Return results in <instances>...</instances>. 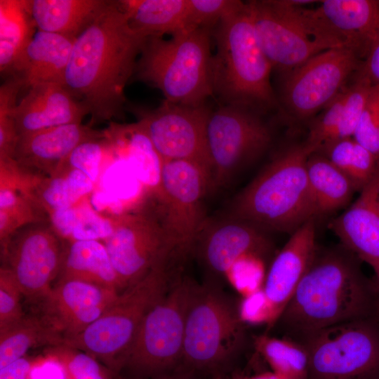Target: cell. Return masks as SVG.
I'll list each match as a JSON object with an SVG mask.
<instances>
[{
	"label": "cell",
	"instance_id": "cell-1",
	"mask_svg": "<svg viewBox=\"0 0 379 379\" xmlns=\"http://www.w3.org/2000/svg\"><path fill=\"white\" fill-rule=\"evenodd\" d=\"M147 37L130 25L119 1H110L75 39L63 86L91 114V124L122 117L128 81Z\"/></svg>",
	"mask_w": 379,
	"mask_h": 379
},
{
	"label": "cell",
	"instance_id": "cell-2",
	"mask_svg": "<svg viewBox=\"0 0 379 379\" xmlns=\"http://www.w3.org/2000/svg\"><path fill=\"white\" fill-rule=\"evenodd\" d=\"M360 262L343 246L321 253L317 250L272 329L277 327L282 338L299 343L331 326L361 319L379 320V282L363 273Z\"/></svg>",
	"mask_w": 379,
	"mask_h": 379
},
{
	"label": "cell",
	"instance_id": "cell-3",
	"mask_svg": "<svg viewBox=\"0 0 379 379\" xmlns=\"http://www.w3.org/2000/svg\"><path fill=\"white\" fill-rule=\"evenodd\" d=\"M303 144L277 155L229 204L223 215L264 230L293 233L315 216Z\"/></svg>",
	"mask_w": 379,
	"mask_h": 379
},
{
	"label": "cell",
	"instance_id": "cell-4",
	"mask_svg": "<svg viewBox=\"0 0 379 379\" xmlns=\"http://www.w3.org/2000/svg\"><path fill=\"white\" fill-rule=\"evenodd\" d=\"M212 57L213 95L221 104L255 110L276 104L270 83L273 69L258 39L246 2L214 29Z\"/></svg>",
	"mask_w": 379,
	"mask_h": 379
},
{
	"label": "cell",
	"instance_id": "cell-5",
	"mask_svg": "<svg viewBox=\"0 0 379 379\" xmlns=\"http://www.w3.org/2000/svg\"><path fill=\"white\" fill-rule=\"evenodd\" d=\"M212 34L213 30L203 28L168 39L147 37L135 65V79L159 89L170 102L206 105L213 96Z\"/></svg>",
	"mask_w": 379,
	"mask_h": 379
},
{
	"label": "cell",
	"instance_id": "cell-6",
	"mask_svg": "<svg viewBox=\"0 0 379 379\" xmlns=\"http://www.w3.org/2000/svg\"><path fill=\"white\" fill-rule=\"evenodd\" d=\"M171 258L160 262L121 292L97 320L78 335L65 340L63 345L92 355L114 375L119 373L145 317L169 288Z\"/></svg>",
	"mask_w": 379,
	"mask_h": 379
},
{
	"label": "cell",
	"instance_id": "cell-7",
	"mask_svg": "<svg viewBox=\"0 0 379 379\" xmlns=\"http://www.w3.org/2000/svg\"><path fill=\"white\" fill-rule=\"evenodd\" d=\"M199 286L179 277L148 312L126 354L123 368L141 374L159 373L182 359L186 319Z\"/></svg>",
	"mask_w": 379,
	"mask_h": 379
},
{
	"label": "cell",
	"instance_id": "cell-8",
	"mask_svg": "<svg viewBox=\"0 0 379 379\" xmlns=\"http://www.w3.org/2000/svg\"><path fill=\"white\" fill-rule=\"evenodd\" d=\"M299 344L308 356L307 379H379V320L331 326Z\"/></svg>",
	"mask_w": 379,
	"mask_h": 379
},
{
	"label": "cell",
	"instance_id": "cell-9",
	"mask_svg": "<svg viewBox=\"0 0 379 379\" xmlns=\"http://www.w3.org/2000/svg\"><path fill=\"white\" fill-rule=\"evenodd\" d=\"M272 139L270 126L254 109L220 104L211 110L206 128L211 190L227 185L268 148Z\"/></svg>",
	"mask_w": 379,
	"mask_h": 379
},
{
	"label": "cell",
	"instance_id": "cell-10",
	"mask_svg": "<svg viewBox=\"0 0 379 379\" xmlns=\"http://www.w3.org/2000/svg\"><path fill=\"white\" fill-rule=\"evenodd\" d=\"M244 325L221 293L199 286L186 319L182 359L196 368L222 364L242 347Z\"/></svg>",
	"mask_w": 379,
	"mask_h": 379
},
{
	"label": "cell",
	"instance_id": "cell-11",
	"mask_svg": "<svg viewBox=\"0 0 379 379\" xmlns=\"http://www.w3.org/2000/svg\"><path fill=\"white\" fill-rule=\"evenodd\" d=\"M161 185L159 220L175 254L183 255L192 250L208 218L203 202L211 190L210 174L192 161H165Z\"/></svg>",
	"mask_w": 379,
	"mask_h": 379
},
{
	"label": "cell",
	"instance_id": "cell-12",
	"mask_svg": "<svg viewBox=\"0 0 379 379\" xmlns=\"http://www.w3.org/2000/svg\"><path fill=\"white\" fill-rule=\"evenodd\" d=\"M125 109L136 118L164 161H192L210 174L206 128L212 109L206 105L192 107L164 99L155 108L126 103Z\"/></svg>",
	"mask_w": 379,
	"mask_h": 379
},
{
	"label": "cell",
	"instance_id": "cell-13",
	"mask_svg": "<svg viewBox=\"0 0 379 379\" xmlns=\"http://www.w3.org/2000/svg\"><path fill=\"white\" fill-rule=\"evenodd\" d=\"M51 225L25 226L1 248L3 266L10 270L23 296L41 302L58 279L66 248Z\"/></svg>",
	"mask_w": 379,
	"mask_h": 379
},
{
	"label": "cell",
	"instance_id": "cell-14",
	"mask_svg": "<svg viewBox=\"0 0 379 379\" xmlns=\"http://www.w3.org/2000/svg\"><path fill=\"white\" fill-rule=\"evenodd\" d=\"M113 218L114 232L104 244L124 291L175 252L154 215L139 210Z\"/></svg>",
	"mask_w": 379,
	"mask_h": 379
},
{
	"label": "cell",
	"instance_id": "cell-15",
	"mask_svg": "<svg viewBox=\"0 0 379 379\" xmlns=\"http://www.w3.org/2000/svg\"><path fill=\"white\" fill-rule=\"evenodd\" d=\"M359 57L348 48L328 49L285 74L283 98L288 110L303 119L326 107L358 69Z\"/></svg>",
	"mask_w": 379,
	"mask_h": 379
},
{
	"label": "cell",
	"instance_id": "cell-16",
	"mask_svg": "<svg viewBox=\"0 0 379 379\" xmlns=\"http://www.w3.org/2000/svg\"><path fill=\"white\" fill-rule=\"evenodd\" d=\"M262 51L273 69L284 74L326 49L273 1L246 2Z\"/></svg>",
	"mask_w": 379,
	"mask_h": 379
},
{
	"label": "cell",
	"instance_id": "cell-17",
	"mask_svg": "<svg viewBox=\"0 0 379 379\" xmlns=\"http://www.w3.org/2000/svg\"><path fill=\"white\" fill-rule=\"evenodd\" d=\"M264 230L246 221L223 215L207 218L193 246L205 267L225 276L241 258L248 254L263 257L271 244Z\"/></svg>",
	"mask_w": 379,
	"mask_h": 379
},
{
	"label": "cell",
	"instance_id": "cell-18",
	"mask_svg": "<svg viewBox=\"0 0 379 379\" xmlns=\"http://www.w3.org/2000/svg\"><path fill=\"white\" fill-rule=\"evenodd\" d=\"M119 293L81 280L58 279L41 302L42 314L65 340L97 320Z\"/></svg>",
	"mask_w": 379,
	"mask_h": 379
},
{
	"label": "cell",
	"instance_id": "cell-19",
	"mask_svg": "<svg viewBox=\"0 0 379 379\" xmlns=\"http://www.w3.org/2000/svg\"><path fill=\"white\" fill-rule=\"evenodd\" d=\"M356 201L331 222L343 246L379 276V162Z\"/></svg>",
	"mask_w": 379,
	"mask_h": 379
},
{
	"label": "cell",
	"instance_id": "cell-20",
	"mask_svg": "<svg viewBox=\"0 0 379 379\" xmlns=\"http://www.w3.org/2000/svg\"><path fill=\"white\" fill-rule=\"evenodd\" d=\"M105 135V131H97L81 124L40 130L18 137L13 159L31 173L39 175L40 172L51 175L77 146Z\"/></svg>",
	"mask_w": 379,
	"mask_h": 379
},
{
	"label": "cell",
	"instance_id": "cell-21",
	"mask_svg": "<svg viewBox=\"0 0 379 379\" xmlns=\"http://www.w3.org/2000/svg\"><path fill=\"white\" fill-rule=\"evenodd\" d=\"M317 250L315 226L314 219H311L291 234L270 265L263 290L273 307L276 322L310 266Z\"/></svg>",
	"mask_w": 379,
	"mask_h": 379
},
{
	"label": "cell",
	"instance_id": "cell-22",
	"mask_svg": "<svg viewBox=\"0 0 379 379\" xmlns=\"http://www.w3.org/2000/svg\"><path fill=\"white\" fill-rule=\"evenodd\" d=\"M89 114L86 107L59 83L31 86L13 112L20 135L69 124H81Z\"/></svg>",
	"mask_w": 379,
	"mask_h": 379
},
{
	"label": "cell",
	"instance_id": "cell-23",
	"mask_svg": "<svg viewBox=\"0 0 379 379\" xmlns=\"http://www.w3.org/2000/svg\"><path fill=\"white\" fill-rule=\"evenodd\" d=\"M105 132L114 155L130 163L146 194L158 204L162 193L164 161L143 129L138 122H111Z\"/></svg>",
	"mask_w": 379,
	"mask_h": 379
},
{
	"label": "cell",
	"instance_id": "cell-24",
	"mask_svg": "<svg viewBox=\"0 0 379 379\" xmlns=\"http://www.w3.org/2000/svg\"><path fill=\"white\" fill-rule=\"evenodd\" d=\"M317 8L358 55H367L379 34V1L325 0Z\"/></svg>",
	"mask_w": 379,
	"mask_h": 379
},
{
	"label": "cell",
	"instance_id": "cell-25",
	"mask_svg": "<svg viewBox=\"0 0 379 379\" xmlns=\"http://www.w3.org/2000/svg\"><path fill=\"white\" fill-rule=\"evenodd\" d=\"M76 39L37 30L25 49L16 74L23 88L41 83L63 85Z\"/></svg>",
	"mask_w": 379,
	"mask_h": 379
},
{
	"label": "cell",
	"instance_id": "cell-26",
	"mask_svg": "<svg viewBox=\"0 0 379 379\" xmlns=\"http://www.w3.org/2000/svg\"><path fill=\"white\" fill-rule=\"evenodd\" d=\"M110 1L29 0L37 30L77 39Z\"/></svg>",
	"mask_w": 379,
	"mask_h": 379
},
{
	"label": "cell",
	"instance_id": "cell-27",
	"mask_svg": "<svg viewBox=\"0 0 379 379\" xmlns=\"http://www.w3.org/2000/svg\"><path fill=\"white\" fill-rule=\"evenodd\" d=\"M131 26L147 37L193 31L188 0H121Z\"/></svg>",
	"mask_w": 379,
	"mask_h": 379
},
{
	"label": "cell",
	"instance_id": "cell-28",
	"mask_svg": "<svg viewBox=\"0 0 379 379\" xmlns=\"http://www.w3.org/2000/svg\"><path fill=\"white\" fill-rule=\"evenodd\" d=\"M58 279L81 280L123 291L105 244L96 240L69 242Z\"/></svg>",
	"mask_w": 379,
	"mask_h": 379
},
{
	"label": "cell",
	"instance_id": "cell-29",
	"mask_svg": "<svg viewBox=\"0 0 379 379\" xmlns=\"http://www.w3.org/2000/svg\"><path fill=\"white\" fill-rule=\"evenodd\" d=\"M36 27L29 0H0V71L15 77Z\"/></svg>",
	"mask_w": 379,
	"mask_h": 379
},
{
	"label": "cell",
	"instance_id": "cell-30",
	"mask_svg": "<svg viewBox=\"0 0 379 379\" xmlns=\"http://www.w3.org/2000/svg\"><path fill=\"white\" fill-rule=\"evenodd\" d=\"M306 167L315 216L330 213L350 201L356 191L351 180L324 156L312 154Z\"/></svg>",
	"mask_w": 379,
	"mask_h": 379
},
{
	"label": "cell",
	"instance_id": "cell-31",
	"mask_svg": "<svg viewBox=\"0 0 379 379\" xmlns=\"http://www.w3.org/2000/svg\"><path fill=\"white\" fill-rule=\"evenodd\" d=\"M62 333L44 315H25L0 332V369L25 357L32 348L64 344Z\"/></svg>",
	"mask_w": 379,
	"mask_h": 379
},
{
	"label": "cell",
	"instance_id": "cell-32",
	"mask_svg": "<svg viewBox=\"0 0 379 379\" xmlns=\"http://www.w3.org/2000/svg\"><path fill=\"white\" fill-rule=\"evenodd\" d=\"M40 176L34 187V198L47 214L72 207L95 190L96 185L83 172L65 168L48 175Z\"/></svg>",
	"mask_w": 379,
	"mask_h": 379
},
{
	"label": "cell",
	"instance_id": "cell-33",
	"mask_svg": "<svg viewBox=\"0 0 379 379\" xmlns=\"http://www.w3.org/2000/svg\"><path fill=\"white\" fill-rule=\"evenodd\" d=\"M324 156L360 191L375 173L379 160L352 137L330 141L317 152Z\"/></svg>",
	"mask_w": 379,
	"mask_h": 379
},
{
	"label": "cell",
	"instance_id": "cell-34",
	"mask_svg": "<svg viewBox=\"0 0 379 379\" xmlns=\"http://www.w3.org/2000/svg\"><path fill=\"white\" fill-rule=\"evenodd\" d=\"M253 343L274 373L287 379H307L308 356L300 344L267 333L255 337Z\"/></svg>",
	"mask_w": 379,
	"mask_h": 379
},
{
	"label": "cell",
	"instance_id": "cell-35",
	"mask_svg": "<svg viewBox=\"0 0 379 379\" xmlns=\"http://www.w3.org/2000/svg\"><path fill=\"white\" fill-rule=\"evenodd\" d=\"M96 187L121 201L126 208L141 192L146 194L130 163L114 154L113 159L102 168Z\"/></svg>",
	"mask_w": 379,
	"mask_h": 379
},
{
	"label": "cell",
	"instance_id": "cell-36",
	"mask_svg": "<svg viewBox=\"0 0 379 379\" xmlns=\"http://www.w3.org/2000/svg\"><path fill=\"white\" fill-rule=\"evenodd\" d=\"M112 153V147L106 135L102 138L84 142L71 152L55 173L61 169H77L97 185L103 168L104 158Z\"/></svg>",
	"mask_w": 379,
	"mask_h": 379
},
{
	"label": "cell",
	"instance_id": "cell-37",
	"mask_svg": "<svg viewBox=\"0 0 379 379\" xmlns=\"http://www.w3.org/2000/svg\"><path fill=\"white\" fill-rule=\"evenodd\" d=\"M63 365L67 379H112L114 373L92 355L65 345L46 350Z\"/></svg>",
	"mask_w": 379,
	"mask_h": 379
},
{
	"label": "cell",
	"instance_id": "cell-38",
	"mask_svg": "<svg viewBox=\"0 0 379 379\" xmlns=\"http://www.w3.org/2000/svg\"><path fill=\"white\" fill-rule=\"evenodd\" d=\"M22 88V84L17 77L9 78L0 88V158H13L18 140L13 112Z\"/></svg>",
	"mask_w": 379,
	"mask_h": 379
},
{
	"label": "cell",
	"instance_id": "cell-39",
	"mask_svg": "<svg viewBox=\"0 0 379 379\" xmlns=\"http://www.w3.org/2000/svg\"><path fill=\"white\" fill-rule=\"evenodd\" d=\"M346 90L342 91L312 124L304 142L312 153L317 152L326 143L335 139L345 100Z\"/></svg>",
	"mask_w": 379,
	"mask_h": 379
},
{
	"label": "cell",
	"instance_id": "cell-40",
	"mask_svg": "<svg viewBox=\"0 0 379 379\" xmlns=\"http://www.w3.org/2000/svg\"><path fill=\"white\" fill-rule=\"evenodd\" d=\"M114 232V218L95 211L86 198L76 204V217L71 239L74 241L105 240Z\"/></svg>",
	"mask_w": 379,
	"mask_h": 379
},
{
	"label": "cell",
	"instance_id": "cell-41",
	"mask_svg": "<svg viewBox=\"0 0 379 379\" xmlns=\"http://www.w3.org/2000/svg\"><path fill=\"white\" fill-rule=\"evenodd\" d=\"M190 23L192 30H213L221 20L242 9L245 2L238 0H188Z\"/></svg>",
	"mask_w": 379,
	"mask_h": 379
},
{
	"label": "cell",
	"instance_id": "cell-42",
	"mask_svg": "<svg viewBox=\"0 0 379 379\" xmlns=\"http://www.w3.org/2000/svg\"><path fill=\"white\" fill-rule=\"evenodd\" d=\"M225 277L242 297L263 288L266 273L262 257L248 254L237 260Z\"/></svg>",
	"mask_w": 379,
	"mask_h": 379
},
{
	"label": "cell",
	"instance_id": "cell-43",
	"mask_svg": "<svg viewBox=\"0 0 379 379\" xmlns=\"http://www.w3.org/2000/svg\"><path fill=\"white\" fill-rule=\"evenodd\" d=\"M371 86V81L361 74L356 82L346 90L341 121L335 140L353 136Z\"/></svg>",
	"mask_w": 379,
	"mask_h": 379
},
{
	"label": "cell",
	"instance_id": "cell-44",
	"mask_svg": "<svg viewBox=\"0 0 379 379\" xmlns=\"http://www.w3.org/2000/svg\"><path fill=\"white\" fill-rule=\"evenodd\" d=\"M352 138L379 160V86L372 85Z\"/></svg>",
	"mask_w": 379,
	"mask_h": 379
},
{
	"label": "cell",
	"instance_id": "cell-45",
	"mask_svg": "<svg viewBox=\"0 0 379 379\" xmlns=\"http://www.w3.org/2000/svg\"><path fill=\"white\" fill-rule=\"evenodd\" d=\"M22 291L14 277L4 266L0 270V332L20 321L25 316L21 305Z\"/></svg>",
	"mask_w": 379,
	"mask_h": 379
},
{
	"label": "cell",
	"instance_id": "cell-46",
	"mask_svg": "<svg viewBox=\"0 0 379 379\" xmlns=\"http://www.w3.org/2000/svg\"><path fill=\"white\" fill-rule=\"evenodd\" d=\"M237 312L244 324H265L270 331L276 322L273 307L263 288L242 297Z\"/></svg>",
	"mask_w": 379,
	"mask_h": 379
},
{
	"label": "cell",
	"instance_id": "cell-47",
	"mask_svg": "<svg viewBox=\"0 0 379 379\" xmlns=\"http://www.w3.org/2000/svg\"><path fill=\"white\" fill-rule=\"evenodd\" d=\"M29 379H67L65 369L54 356L46 354L34 359Z\"/></svg>",
	"mask_w": 379,
	"mask_h": 379
},
{
	"label": "cell",
	"instance_id": "cell-48",
	"mask_svg": "<svg viewBox=\"0 0 379 379\" xmlns=\"http://www.w3.org/2000/svg\"><path fill=\"white\" fill-rule=\"evenodd\" d=\"M89 201L95 211L109 218L128 213L126 206L121 201L97 187L91 194Z\"/></svg>",
	"mask_w": 379,
	"mask_h": 379
},
{
	"label": "cell",
	"instance_id": "cell-49",
	"mask_svg": "<svg viewBox=\"0 0 379 379\" xmlns=\"http://www.w3.org/2000/svg\"><path fill=\"white\" fill-rule=\"evenodd\" d=\"M76 217V205L54 211L48 214L49 224L63 240L70 241Z\"/></svg>",
	"mask_w": 379,
	"mask_h": 379
},
{
	"label": "cell",
	"instance_id": "cell-50",
	"mask_svg": "<svg viewBox=\"0 0 379 379\" xmlns=\"http://www.w3.org/2000/svg\"><path fill=\"white\" fill-rule=\"evenodd\" d=\"M361 70V74L372 85L379 86V34L371 45Z\"/></svg>",
	"mask_w": 379,
	"mask_h": 379
},
{
	"label": "cell",
	"instance_id": "cell-51",
	"mask_svg": "<svg viewBox=\"0 0 379 379\" xmlns=\"http://www.w3.org/2000/svg\"><path fill=\"white\" fill-rule=\"evenodd\" d=\"M34 359L23 357L0 369V379H29Z\"/></svg>",
	"mask_w": 379,
	"mask_h": 379
},
{
	"label": "cell",
	"instance_id": "cell-52",
	"mask_svg": "<svg viewBox=\"0 0 379 379\" xmlns=\"http://www.w3.org/2000/svg\"><path fill=\"white\" fill-rule=\"evenodd\" d=\"M233 377H234L236 379H287L274 373L273 371L263 372L251 376L242 375L241 373H235L233 375Z\"/></svg>",
	"mask_w": 379,
	"mask_h": 379
},
{
	"label": "cell",
	"instance_id": "cell-53",
	"mask_svg": "<svg viewBox=\"0 0 379 379\" xmlns=\"http://www.w3.org/2000/svg\"><path fill=\"white\" fill-rule=\"evenodd\" d=\"M137 379H139V378H137ZM153 379H185L183 377H181V376H174V375H164V376H159V377H157L155 378H153Z\"/></svg>",
	"mask_w": 379,
	"mask_h": 379
},
{
	"label": "cell",
	"instance_id": "cell-54",
	"mask_svg": "<svg viewBox=\"0 0 379 379\" xmlns=\"http://www.w3.org/2000/svg\"><path fill=\"white\" fill-rule=\"evenodd\" d=\"M212 379H225L222 375H216Z\"/></svg>",
	"mask_w": 379,
	"mask_h": 379
},
{
	"label": "cell",
	"instance_id": "cell-55",
	"mask_svg": "<svg viewBox=\"0 0 379 379\" xmlns=\"http://www.w3.org/2000/svg\"><path fill=\"white\" fill-rule=\"evenodd\" d=\"M375 279H376L378 280V281L379 282V276H378L377 278H375Z\"/></svg>",
	"mask_w": 379,
	"mask_h": 379
},
{
	"label": "cell",
	"instance_id": "cell-56",
	"mask_svg": "<svg viewBox=\"0 0 379 379\" xmlns=\"http://www.w3.org/2000/svg\"><path fill=\"white\" fill-rule=\"evenodd\" d=\"M232 379H236L234 377L232 376Z\"/></svg>",
	"mask_w": 379,
	"mask_h": 379
}]
</instances>
